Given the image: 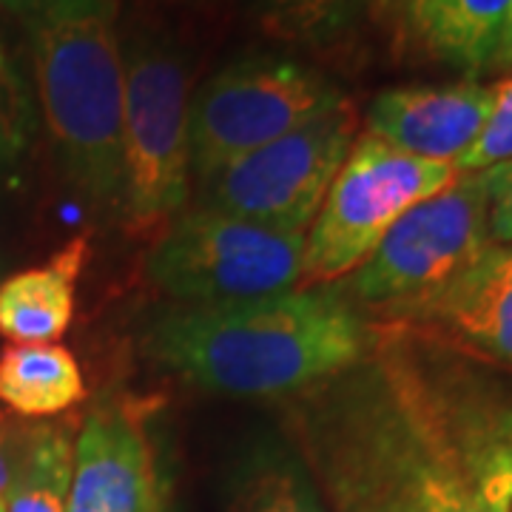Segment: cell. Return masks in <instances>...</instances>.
<instances>
[{
	"instance_id": "cell-1",
	"label": "cell",
	"mask_w": 512,
	"mask_h": 512,
	"mask_svg": "<svg viewBox=\"0 0 512 512\" xmlns=\"http://www.w3.org/2000/svg\"><path fill=\"white\" fill-rule=\"evenodd\" d=\"M288 421L336 512H484L436 390L384 356L291 396Z\"/></svg>"
},
{
	"instance_id": "cell-2",
	"label": "cell",
	"mask_w": 512,
	"mask_h": 512,
	"mask_svg": "<svg viewBox=\"0 0 512 512\" xmlns=\"http://www.w3.org/2000/svg\"><path fill=\"white\" fill-rule=\"evenodd\" d=\"M365 322L333 288L293 291L163 311L146 330V353L214 396H299L367 356Z\"/></svg>"
},
{
	"instance_id": "cell-3",
	"label": "cell",
	"mask_w": 512,
	"mask_h": 512,
	"mask_svg": "<svg viewBox=\"0 0 512 512\" xmlns=\"http://www.w3.org/2000/svg\"><path fill=\"white\" fill-rule=\"evenodd\" d=\"M35 92L66 183L100 214L123 205V43L117 0H20Z\"/></svg>"
},
{
	"instance_id": "cell-4",
	"label": "cell",
	"mask_w": 512,
	"mask_h": 512,
	"mask_svg": "<svg viewBox=\"0 0 512 512\" xmlns=\"http://www.w3.org/2000/svg\"><path fill=\"white\" fill-rule=\"evenodd\" d=\"M123 205L131 237L154 239L191 194L188 63L174 40L134 32L123 46Z\"/></svg>"
},
{
	"instance_id": "cell-5",
	"label": "cell",
	"mask_w": 512,
	"mask_h": 512,
	"mask_svg": "<svg viewBox=\"0 0 512 512\" xmlns=\"http://www.w3.org/2000/svg\"><path fill=\"white\" fill-rule=\"evenodd\" d=\"M345 103L328 77L291 57L259 55L208 77L188 106L191 171L208 180Z\"/></svg>"
},
{
	"instance_id": "cell-6",
	"label": "cell",
	"mask_w": 512,
	"mask_h": 512,
	"mask_svg": "<svg viewBox=\"0 0 512 512\" xmlns=\"http://www.w3.org/2000/svg\"><path fill=\"white\" fill-rule=\"evenodd\" d=\"M305 234L185 208L151 242L148 279L185 305H222L299 288Z\"/></svg>"
},
{
	"instance_id": "cell-7",
	"label": "cell",
	"mask_w": 512,
	"mask_h": 512,
	"mask_svg": "<svg viewBox=\"0 0 512 512\" xmlns=\"http://www.w3.org/2000/svg\"><path fill=\"white\" fill-rule=\"evenodd\" d=\"M456 177V165L404 154L367 131L356 137L308 228L299 288H322L353 274L410 208Z\"/></svg>"
},
{
	"instance_id": "cell-8",
	"label": "cell",
	"mask_w": 512,
	"mask_h": 512,
	"mask_svg": "<svg viewBox=\"0 0 512 512\" xmlns=\"http://www.w3.org/2000/svg\"><path fill=\"white\" fill-rule=\"evenodd\" d=\"M493 245L487 174H458L387 231L350 274V296L393 316L447 288Z\"/></svg>"
},
{
	"instance_id": "cell-9",
	"label": "cell",
	"mask_w": 512,
	"mask_h": 512,
	"mask_svg": "<svg viewBox=\"0 0 512 512\" xmlns=\"http://www.w3.org/2000/svg\"><path fill=\"white\" fill-rule=\"evenodd\" d=\"M353 143L356 111L345 100L308 126L200 180L197 205L285 234H305Z\"/></svg>"
},
{
	"instance_id": "cell-10",
	"label": "cell",
	"mask_w": 512,
	"mask_h": 512,
	"mask_svg": "<svg viewBox=\"0 0 512 512\" xmlns=\"http://www.w3.org/2000/svg\"><path fill=\"white\" fill-rule=\"evenodd\" d=\"M66 512H163L143 413L126 399L97 404L83 421Z\"/></svg>"
},
{
	"instance_id": "cell-11",
	"label": "cell",
	"mask_w": 512,
	"mask_h": 512,
	"mask_svg": "<svg viewBox=\"0 0 512 512\" xmlns=\"http://www.w3.org/2000/svg\"><path fill=\"white\" fill-rule=\"evenodd\" d=\"M498 100V80L384 89L367 106V134L433 163H456L476 143Z\"/></svg>"
},
{
	"instance_id": "cell-12",
	"label": "cell",
	"mask_w": 512,
	"mask_h": 512,
	"mask_svg": "<svg viewBox=\"0 0 512 512\" xmlns=\"http://www.w3.org/2000/svg\"><path fill=\"white\" fill-rule=\"evenodd\" d=\"M393 316L441 325L512 367V251L493 245L447 288Z\"/></svg>"
},
{
	"instance_id": "cell-13",
	"label": "cell",
	"mask_w": 512,
	"mask_h": 512,
	"mask_svg": "<svg viewBox=\"0 0 512 512\" xmlns=\"http://www.w3.org/2000/svg\"><path fill=\"white\" fill-rule=\"evenodd\" d=\"M89 237L69 239L49 262L0 285V336L12 345H55L74 319V291Z\"/></svg>"
},
{
	"instance_id": "cell-14",
	"label": "cell",
	"mask_w": 512,
	"mask_h": 512,
	"mask_svg": "<svg viewBox=\"0 0 512 512\" xmlns=\"http://www.w3.org/2000/svg\"><path fill=\"white\" fill-rule=\"evenodd\" d=\"M441 416L456 441L484 512H512V407L481 396H441Z\"/></svg>"
},
{
	"instance_id": "cell-15",
	"label": "cell",
	"mask_w": 512,
	"mask_h": 512,
	"mask_svg": "<svg viewBox=\"0 0 512 512\" xmlns=\"http://www.w3.org/2000/svg\"><path fill=\"white\" fill-rule=\"evenodd\" d=\"M86 399V379L63 345H9L0 353V402L20 419H49Z\"/></svg>"
},
{
	"instance_id": "cell-16",
	"label": "cell",
	"mask_w": 512,
	"mask_h": 512,
	"mask_svg": "<svg viewBox=\"0 0 512 512\" xmlns=\"http://www.w3.org/2000/svg\"><path fill=\"white\" fill-rule=\"evenodd\" d=\"M512 0H421L407 15L421 46L456 69L487 72Z\"/></svg>"
},
{
	"instance_id": "cell-17",
	"label": "cell",
	"mask_w": 512,
	"mask_h": 512,
	"mask_svg": "<svg viewBox=\"0 0 512 512\" xmlns=\"http://www.w3.org/2000/svg\"><path fill=\"white\" fill-rule=\"evenodd\" d=\"M231 512H325L299 458L274 444H259L231 478Z\"/></svg>"
},
{
	"instance_id": "cell-18",
	"label": "cell",
	"mask_w": 512,
	"mask_h": 512,
	"mask_svg": "<svg viewBox=\"0 0 512 512\" xmlns=\"http://www.w3.org/2000/svg\"><path fill=\"white\" fill-rule=\"evenodd\" d=\"M256 26L316 55L345 46L365 15L362 0H251Z\"/></svg>"
},
{
	"instance_id": "cell-19",
	"label": "cell",
	"mask_w": 512,
	"mask_h": 512,
	"mask_svg": "<svg viewBox=\"0 0 512 512\" xmlns=\"http://www.w3.org/2000/svg\"><path fill=\"white\" fill-rule=\"evenodd\" d=\"M72 461L69 427L32 424L12 490L6 495V512H66Z\"/></svg>"
},
{
	"instance_id": "cell-20",
	"label": "cell",
	"mask_w": 512,
	"mask_h": 512,
	"mask_svg": "<svg viewBox=\"0 0 512 512\" xmlns=\"http://www.w3.org/2000/svg\"><path fill=\"white\" fill-rule=\"evenodd\" d=\"M35 128L32 86L0 29V165L15 160Z\"/></svg>"
},
{
	"instance_id": "cell-21",
	"label": "cell",
	"mask_w": 512,
	"mask_h": 512,
	"mask_svg": "<svg viewBox=\"0 0 512 512\" xmlns=\"http://www.w3.org/2000/svg\"><path fill=\"white\" fill-rule=\"evenodd\" d=\"M512 160V74L498 80V100L495 109L481 128L476 143L458 157V174H473V171H487L498 163Z\"/></svg>"
},
{
	"instance_id": "cell-22",
	"label": "cell",
	"mask_w": 512,
	"mask_h": 512,
	"mask_svg": "<svg viewBox=\"0 0 512 512\" xmlns=\"http://www.w3.org/2000/svg\"><path fill=\"white\" fill-rule=\"evenodd\" d=\"M490 188V234L495 245L512 248V160L484 171Z\"/></svg>"
},
{
	"instance_id": "cell-23",
	"label": "cell",
	"mask_w": 512,
	"mask_h": 512,
	"mask_svg": "<svg viewBox=\"0 0 512 512\" xmlns=\"http://www.w3.org/2000/svg\"><path fill=\"white\" fill-rule=\"evenodd\" d=\"M29 430L32 424H20L0 416V504H6V495L12 490L23 447L29 441Z\"/></svg>"
},
{
	"instance_id": "cell-24",
	"label": "cell",
	"mask_w": 512,
	"mask_h": 512,
	"mask_svg": "<svg viewBox=\"0 0 512 512\" xmlns=\"http://www.w3.org/2000/svg\"><path fill=\"white\" fill-rule=\"evenodd\" d=\"M512 69V3L507 18H504V26H501V35H498V43H495V52L490 57V66L487 72H510Z\"/></svg>"
},
{
	"instance_id": "cell-25",
	"label": "cell",
	"mask_w": 512,
	"mask_h": 512,
	"mask_svg": "<svg viewBox=\"0 0 512 512\" xmlns=\"http://www.w3.org/2000/svg\"><path fill=\"white\" fill-rule=\"evenodd\" d=\"M365 6V15L370 20H376L379 26H387L390 20L402 18V0H362Z\"/></svg>"
},
{
	"instance_id": "cell-26",
	"label": "cell",
	"mask_w": 512,
	"mask_h": 512,
	"mask_svg": "<svg viewBox=\"0 0 512 512\" xmlns=\"http://www.w3.org/2000/svg\"><path fill=\"white\" fill-rule=\"evenodd\" d=\"M421 0H402V9H404V18H407V15H410V12H413V9H416V6H419Z\"/></svg>"
},
{
	"instance_id": "cell-27",
	"label": "cell",
	"mask_w": 512,
	"mask_h": 512,
	"mask_svg": "<svg viewBox=\"0 0 512 512\" xmlns=\"http://www.w3.org/2000/svg\"><path fill=\"white\" fill-rule=\"evenodd\" d=\"M0 512H6V504H0Z\"/></svg>"
},
{
	"instance_id": "cell-28",
	"label": "cell",
	"mask_w": 512,
	"mask_h": 512,
	"mask_svg": "<svg viewBox=\"0 0 512 512\" xmlns=\"http://www.w3.org/2000/svg\"><path fill=\"white\" fill-rule=\"evenodd\" d=\"M510 251H512V248H510Z\"/></svg>"
}]
</instances>
